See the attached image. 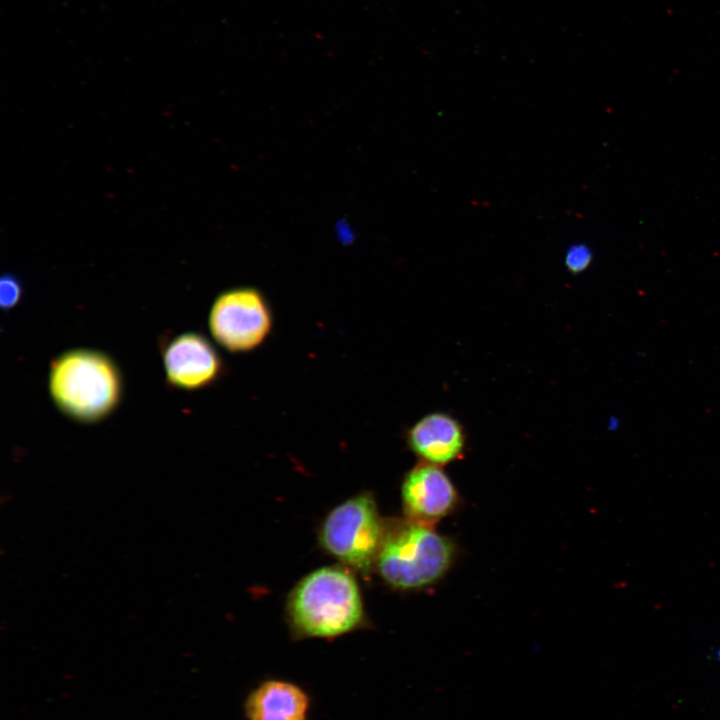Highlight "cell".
Here are the masks:
<instances>
[{
	"instance_id": "cell-1",
	"label": "cell",
	"mask_w": 720,
	"mask_h": 720,
	"mask_svg": "<svg viewBox=\"0 0 720 720\" xmlns=\"http://www.w3.org/2000/svg\"><path fill=\"white\" fill-rule=\"evenodd\" d=\"M48 389L62 414L80 423H96L118 407L123 381L117 364L107 354L77 348L52 360Z\"/></svg>"
},
{
	"instance_id": "cell-2",
	"label": "cell",
	"mask_w": 720,
	"mask_h": 720,
	"mask_svg": "<svg viewBox=\"0 0 720 720\" xmlns=\"http://www.w3.org/2000/svg\"><path fill=\"white\" fill-rule=\"evenodd\" d=\"M290 626L299 638H333L357 629L364 609L355 577L328 566L302 578L287 601Z\"/></svg>"
},
{
	"instance_id": "cell-3",
	"label": "cell",
	"mask_w": 720,
	"mask_h": 720,
	"mask_svg": "<svg viewBox=\"0 0 720 720\" xmlns=\"http://www.w3.org/2000/svg\"><path fill=\"white\" fill-rule=\"evenodd\" d=\"M454 541L434 527L405 520L384 522L375 566L382 579L402 591L421 590L439 582L456 559Z\"/></svg>"
},
{
	"instance_id": "cell-4",
	"label": "cell",
	"mask_w": 720,
	"mask_h": 720,
	"mask_svg": "<svg viewBox=\"0 0 720 720\" xmlns=\"http://www.w3.org/2000/svg\"><path fill=\"white\" fill-rule=\"evenodd\" d=\"M383 532L384 521L373 496L361 493L329 512L321 525L319 540L343 565L366 573L375 565Z\"/></svg>"
},
{
	"instance_id": "cell-5",
	"label": "cell",
	"mask_w": 720,
	"mask_h": 720,
	"mask_svg": "<svg viewBox=\"0 0 720 720\" xmlns=\"http://www.w3.org/2000/svg\"><path fill=\"white\" fill-rule=\"evenodd\" d=\"M208 327L213 339L229 352H247L264 342L272 328L270 307L251 287L228 289L213 302Z\"/></svg>"
},
{
	"instance_id": "cell-6",
	"label": "cell",
	"mask_w": 720,
	"mask_h": 720,
	"mask_svg": "<svg viewBox=\"0 0 720 720\" xmlns=\"http://www.w3.org/2000/svg\"><path fill=\"white\" fill-rule=\"evenodd\" d=\"M401 502L406 519L434 527L457 509L460 495L440 466L421 462L406 473Z\"/></svg>"
},
{
	"instance_id": "cell-7",
	"label": "cell",
	"mask_w": 720,
	"mask_h": 720,
	"mask_svg": "<svg viewBox=\"0 0 720 720\" xmlns=\"http://www.w3.org/2000/svg\"><path fill=\"white\" fill-rule=\"evenodd\" d=\"M167 383L193 391L213 384L222 372V361L211 342L202 334L188 331L169 338L161 346Z\"/></svg>"
},
{
	"instance_id": "cell-8",
	"label": "cell",
	"mask_w": 720,
	"mask_h": 720,
	"mask_svg": "<svg viewBox=\"0 0 720 720\" xmlns=\"http://www.w3.org/2000/svg\"><path fill=\"white\" fill-rule=\"evenodd\" d=\"M410 450L425 463L450 464L464 454L466 433L462 424L444 412H432L417 420L407 431Z\"/></svg>"
},
{
	"instance_id": "cell-9",
	"label": "cell",
	"mask_w": 720,
	"mask_h": 720,
	"mask_svg": "<svg viewBox=\"0 0 720 720\" xmlns=\"http://www.w3.org/2000/svg\"><path fill=\"white\" fill-rule=\"evenodd\" d=\"M310 698L297 684L280 679L261 682L246 697L247 720H308Z\"/></svg>"
},
{
	"instance_id": "cell-10",
	"label": "cell",
	"mask_w": 720,
	"mask_h": 720,
	"mask_svg": "<svg viewBox=\"0 0 720 720\" xmlns=\"http://www.w3.org/2000/svg\"><path fill=\"white\" fill-rule=\"evenodd\" d=\"M23 297V285L20 279L6 273L0 279V306L4 311L16 307Z\"/></svg>"
},
{
	"instance_id": "cell-11",
	"label": "cell",
	"mask_w": 720,
	"mask_h": 720,
	"mask_svg": "<svg viewBox=\"0 0 720 720\" xmlns=\"http://www.w3.org/2000/svg\"><path fill=\"white\" fill-rule=\"evenodd\" d=\"M592 259V250L587 245L582 243L574 244L567 249L565 266L570 273H581L590 266Z\"/></svg>"
},
{
	"instance_id": "cell-12",
	"label": "cell",
	"mask_w": 720,
	"mask_h": 720,
	"mask_svg": "<svg viewBox=\"0 0 720 720\" xmlns=\"http://www.w3.org/2000/svg\"><path fill=\"white\" fill-rule=\"evenodd\" d=\"M714 657H715L717 663L720 665V646L716 649V651L714 653Z\"/></svg>"
}]
</instances>
